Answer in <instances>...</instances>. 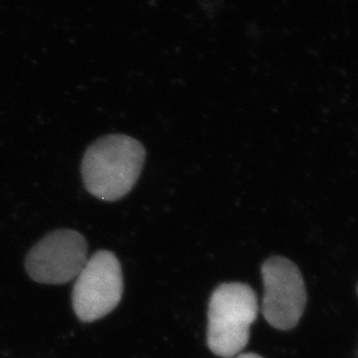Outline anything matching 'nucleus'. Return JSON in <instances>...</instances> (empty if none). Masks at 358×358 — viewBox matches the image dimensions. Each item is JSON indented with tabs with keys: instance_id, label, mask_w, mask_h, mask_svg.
<instances>
[{
	"instance_id": "nucleus-4",
	"label": "nucleus",
	"mask_w": 358,
	"mask_h": 358,
	"mask_svg": "<svg viewBox=\"0 0 358 358\" xmlns=\"http://www.w3.org/2000/svg\"><path fill=\"white\" fill-rule=\"evenodd\" d=\"M262 278V313L268 324L279 331L296 327L307 303L306 287L298 266L285 257L275 256L263 264Z\"/></svg>"
},
{
	"instance_id": "nucleus-5",
	"label": "nucleus",
	"mask_w": 358,
	"mask_h": 358,
	"mask_svg": "<svg viewBox=\"0 0 358 358\" xmlns=\"http://www.w3.org/2000/svg\"><path fill=\"white\" fill-rule=\"evenodd\" d=\"M87 261V243L83 235L71 229H59L31 249L24 266L35 282L59 285L76 278Z\"/></svg>"
},
{
	"instance_id": "nucleus-3",
	"label": "nucleus",
	"mask_w": 358,
	"mask_h": 358,
	"mask_svg": "<svg viewBox=\"0 0 358 358\" xmlns=\"http://www.w3.org/2000/svg\"><path fill=\"white\" fill-rule=\"evenodd\" d=\"M124 277L113 252L100 250L87 259L73 289V307L84 322L99 320L120 303Z\"/></svg>"
},
{
	"instance_id": "nucleus-6",
	"label": "nucleus",
	"mask_w": 358,
	"mask_h": 358,
	"mask_svg": "<svg viewBox=\"0 0 358 358\" xmlns=\"http://www.w3.org/2000/svg\"><path fill=\"white\" fill-rule=\"evenodd\" d=\"M235 358H264L262 356L257 355V354H254V352H245V354H238V356Z\"/></svg>"
},
{
	"instance_id": "nucleus-7",
	"label": "nucleus",
	"mask_w": 358,
	"mask_h": 358,
	"mask_svg": "<svg viewBox=\"0 0 358 358\" xmlns=\"http://www.w3.org/2000/svg\"><path fill=\"white\" fill-rule=\"evenodd\" d=\"M357 292H358V287H357Z\"/></svg>"
},
{
	"instance_id": "nucleus-2",
	"label": "nucleus",
	"mask_w": 358,
	"mask_h": 358,
	"mask_svg": "<svg viewBox=\"0 0 358 358\" xmlns=\"http://www.w3.org/2000/svg\"><path fill=\"white\" fill-rule=\"evenodd\" d=\"M259 314L255 291L242 282H224L208 305L207 345L214 355L236 357L248 345L250 327Z\"/></svg>"
},
{
	"instance_id": "nucleus-1",
	"label": "nucleus",
	"mask_w": 358,
	"mask_h": 358,
	"mask_svg": "<svg viewBox=\"0 0 358 358\" xmlns=\"http://www.w3.org/2000/svg\"><path fill=\"white\" fill-rule=\"evenodd\" d=\"M145 147L127 135H107L90 145L82 163L84 185L92 196L115 201L138 182L145 164Z\"/></svg>"
}]
</instances>
